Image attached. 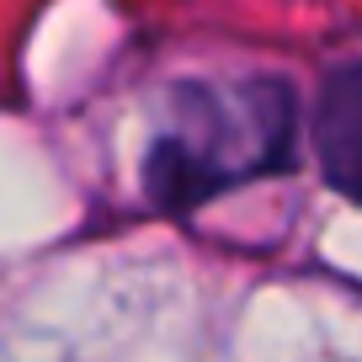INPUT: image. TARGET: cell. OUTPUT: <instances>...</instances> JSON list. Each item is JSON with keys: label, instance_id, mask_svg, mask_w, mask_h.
Masks as SVG:
<instances>
[{"label": "cell", "instance_id": "obj_1", "mask_svg": "<svg viewBox=\"0 0 362 362\" xmlns=\"http://www.w3.org/2000/svg\"><path fill=\"white\" fill-rule=\"evenodd\" d=\"M293 86L277 75L181 80L160 107V134L149 139L144 187L165 214L214 203L240 181L293 165Z\"/></svg>", "mask_w": 362, "mask_h": 362}, {"label": "cell", "instance_id": "obj_2", "mask_svg": "<svg viewBox=\"0 0 362 362\" xmlns=\"http://www.w3.org/2000/svg\"><path fill=\"white\" fill-rule=\"evenodd\" d=\"M315 139H320V170L341 197H357V155H362V69L336 64L320 86V112H315Z\"/></svg>", "mask_w": 362, "mask_h": 362}]
</instances>
